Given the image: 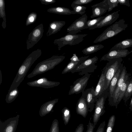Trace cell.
Masks as SVG:
<instances>
[{
  "label": "cell",
  "instance_id": "38",
  "mask_svg": "<svg viewBox=\"0 0 132 132\" xmlns=\"http://www.w3.org/2000/svg\"><path fill=\"white\" fill-rule=\"evenodd\" d=\"M93 0H76L73 2L71 6L77 5H82L87 4L92 2Z\"/></svg>",
  "mask_w": 132,
  "mask_h": 132
},
{
  "label": "cell",
  "instance_id": "10",
  "mask_svg": "<svg viewBox=\"0 0 132 132\" xmlns=\"http://www.w3.org/2000/svg\"><path fill=\"white\" fill-rule=\"evenodd\" d=\"M88 16L86 14L82 15L76 20L67 28L68 33L75 34L81 32L84 28L87 21Z\"/></svg>",
  "mask_w": 132,
  "mask_h": 132
},
{
  "label": "cell",
  "instance_id": "19",
  "mask_svg": "<svg viewBox=\"0 0 132 132\" xmlns=\"http://www.w3.org/2000/svg\"><path fill=\"white\" fill-rule=\"evenodd\" d=\"M105 68L104 67L102 70L101 74L95 89L94 99L95 102L98 98L105 91Z\"/></svg>",
  "mask_w": 132,
  "mask_h": 132
},
{
  "label": "cell",
  "instance_id": "6",
  "mask_svg": "<svg viewBox=\"0 0 132 132\" xmlns=\"http://www.w3.org/2000/svg\"><path fill=\"white\" fill-rule=\"evenodd\" d=\"M108 94L109 87L105 90L96 101L94 112L93 115V124L95 127L101 116H103L105 112L104 105L105 101L108 97Z\"/></svg>",
  "mask_w": 132,
  "mask_h": 132
},
{
  "label": "cell",
  "instance_id": "13",
  "mask_svg": "<svg viewBox=\"0 0 132 132\" xmlns=\"http://www.w3.org/2000/svg\"><path fill=\"white\" fill-rule=\"evenodd\" d=\"M60 83L59 82L48 80L46 78L43 77L28 82L27 83V84L31 87L48 88L57 86Z\"/></svg>",
  "mask_w": 132,
  "mask_h": 132
},
{
  "label": "cell",
  "instance_id": "9",
  "mask_svg": "<svg viewBox=\"0 0 132 132\" xmlns=\"http://www.w3.org/2000/svg\"><path fill=\"white\" fill-rule=\"evenodd\" d=\"M44 32L42 23L38 25L29 34L26 41L27 48L28 50L32 47L42 38Z\"/></svg>",
  "mask_w": 132,
  "mask_h": 132
},
{
  "label": "cell",
  "instance_id": "33",
  "mask_svg": "<svg viewBox=\"0 0 132 132\" xmlns=\"http://www.w3.org/2000/svg\"><path fill=\"white\" fill-rule=\"evenodd\" d=\"M115 120L116 117L114 115H113L110 117L108 121L106 132H112Z\"/></svg>",
  "mask_w": 132,
  "mask_h": 132
},
{
  "label": "cell",
  "instance_id": "42",
  "mask_svg": "<svg viewBox=\"0 0 132 132\" xmlns=\"http://www.w3.org/2000/svg\"><path fill=\"white\" fill-rule=\"evenodd\" d=\"M41 3L45 5H48L55 2L56 1L55 0H40Z\"/></svg>",
  "mask_w": 132,
  "mask_h": 132
},
{
  "label": "cell",
  "instance_id": "34",
  "mask_svg": "<svg viewBox=\"0 0 132 132\" xmlns=\"http://www.w3.org/2000/svg\"><path fill=\"white\" fill-rule=\"evenodd\" d=\"M76 14L83 15L86 12V7L82 5H77L72 7Z\"/></svg>",
  "mask_w": 132,
  "mask_h": 132
},
{
  "label": "cell",
  "instance_id": "17",
  "mask_svg": "<svg viewBox=\"0 0 132 132\" xmlns=\"http://www.w3.org/2000/svg\"><path fill=\"white\" fill-rule=\"evenodd\" d=\"M91 7L92 14L90 18H92L100 17L106 12L109 8L107 0H104L99 3L94 4Z\"/></svg>",
  "mask_w": 132,
  "mask_h": 132
},
{
  "label": "cell",
  "instance_id": "14",
  "mask_svg": "<svg viewBox=\"0 0 132 132\" xmlns=\"http://www.w3.org/2000/svg\"><path fill=\"white\" fill-rule=\"evenodd\" d=\"M123 66L122 63L120 68L111 80L109 87V104L111 106L113 104L114 93L117 88L118 82L122 70Z\"/></svg>",
  "mask_w": 132,
  "mask_h": 132
},
{
  "label": "cell",
  "instance_id": "26",
  "mask_svg": "<svg viewBox=\"0 0 132 132\" xmlns=\"http://www.w3.org/2000/svg\"><path fill=\"white\" fill-rule=\"evenodd\" d=\"M132 47V39H128L121 41L115 45L112 49H124Z\"/></svg>",
  "mask_w": 132,
  "mask_h": 132
},
{
  "label": "cell",
  "instance_id": "2",
  "mask_svg": "<svg viewBox=\"0 0 132 132\" xmlns=\"http://www.w3.org/2000/svg\"><path fill=\"white\" fill-rule=\"evenodd\" d=\"M64 56H53L38 63L27 77L30 78L53 69L65 59Z\"/></svg>",
  "mask_w": 132,
  "mask_h": 132
},
{
  "label": "cell",
  "instance_id": "8",
  "mask_svg": "<svg viewBox=\"0 0 132 132\" xmlns=\"http://www.w3.org/2000/svg\"><path fill=\"white\" fill-rule=\"evenodd\" d=\"M90 75L91 74L86 73L75 81L70 86L69 95L78 94L85 90Z\"/></svg>",
  "mask_w": 132,
  "mask_h": 132
},
{
  "label": "cell",
  "instance_id": "11",
  "mask_svg": "<svg viewBox=\"0 0 132 132\" xmlns=\"http://www.w3.org/2000/svg\"><path fill=\"white\" fill-rule=\"evenodd\" d=\"M20 116L10 118L4 122L0 120V132H15Z\"/></svg>",
  "mask_w": 132,
  "mask_h": 132
},
{
  "label": "cell",
  "instance_id": "27",
  "mask_svg": "<svg viewBox=\"0 0 132 132\" xmlns=\"http://www.w3.org/2000/svg\"><path fill=\"white\" fill-rule=\"evenodd\" d=\"M19 93L18 87L9 89L6 97V102L10 103L13 102L18 96Z\"/></svg>",
  "mask_w": 132,
  "mask_h": 132
},
{
  "label": "cell",
  "instance_id": "16",
  "mask_svg": "<svg viewBox=\"0 0 132 132\" xmlns=\"http://www.w3.org/2000/svg\"><path fill=\"white\" fill-rule=\"evenodd\" d=\"M95 88L92 87L87 88L82 92V95L86 100L88 111L91 112L95 108V101L94 100Z\"/></svg>",
  "mask_w": 132,
  "mask_h": 132
},
{
  "label": "cell",
  "instance_id": "12",
  "mask_svg": "<svg viewBox=\"0 0 132 132\" xmlns=\"http://www.w3.org/2000/svg\"><path fill=\"white\" fill-rule=\"evenodd\" d=\"M132 52L127 49H111L101 59L100 61H106L109 62L113 60L119 58L125 57Z\"/></svg>",
  "mask_w": 132,
  "mask_h": 132
},
{
  "label": "cell",
  "instance_id": "18",
  "mask_svg": "<svg viewBox=\"0 0 132 132\" xmlns=\"http://www.w3.org/2000/svg\"><path fill=\"white\" fill-rule=\"evenodd\" d=\"M129 74L127 73L126 68L125 66L123 67V69L118 80L117 88L115 90L113 97V102L112 106H115L117 101L120 88L124 83Z\"/></svg>",
  "mask_w": 132,
  "mask_h": 132
},
{
  "label": "cell",
  "instance_id": "31",
  "mask_svg": "<svg viewBox=\"0 0 132 132\" xmlns=\"http://www.w3.org/2000/svg\"><path fill=\"white\" fill-rule=\"evenodd\" d=\"M104 17V16L98 17V18L92 20L87 21L84 29H88L95 26L100 21L102 20Z\"/></svg>",
  "mask_w": 132,
  "mask_h": 132
},
{
  "label": "cell",
  "instance_id": "23",
  "mask_svg": "<svg viewBox=\"0 0 132 132\" xmlns=\"http://www.w3.org/2000/svg\"><path fill=\"white\" fill-rule=\"evenodd\" d=\"M47 11L60 15H69L76 14L73 10H71L68 8L60 6L50 8L47 10Z\"/></svg>",
  "mask_w": 132,
  "mask_h": 132
},
{
  "label": "cell",
  "instance_id": "5",
  "mask_svg": "<svg viewBox=\"0 0 132 132\" xmlns=\"http://www.w3.org/2000/svg\"><path fill=\"white\" fill-rule=\"evenodd\" d=\"M87 35V34H72L68 33L63 37L55 39L53 43L57 45L58 50H60L62 47L67 45L71 46L79 44Z\"/></svg>",
  "mask_w": 132,
  "mask_h": 132
},
{
  "label": "cell",
  "instance_id": "35",
  "mask_svg": "<svg viewBox=\"0 0 132 132\" xmlns=\"http://www.w3.org/2000/svg\"><path fill=\"white\" fill-rule=\"evenodd\" d=\"M49 132H59V122L57 119H55L53 121Z\"/></svg>",
  "mask_w": 132,
  "mask_h": 132
},
{
  "label": "cell",
  "instance_id": "43",
  "mask_svg": "<svg viewBox=\"0 0 132 132\" xmlns=\"http://www.w3.org/2000/svg\"><path fill=\"white\" fill-rule=\"evenodd\" d=\"M84 129V125L80 123L77 127L75 132H83Z\"/></svg>",
  "mask_w": 132,
  "mask_h": 132
},
{
  "label": "cell",
  "instance_id": "24",
  "mask_svg": "<svg viewBox=\"0 0 132 132\" xmlns=\"http://www.w3.org/2000/svg\"><path fill=\"white\" fill-rule=\"evenodd\" d=\"M130 80L129 74L120 88L117 101L115 106L116 109L117 108L118 105L123 99L125 94Z\"/></svg>",
  "mask_w": 132,
  "mask_h": 132
},
{
  "label": "cell",
  "instance_id": "7",
  "mask_svg": "<svg viewBox=\"0 0 132 132\" xmlns=\"http://www.w3.org/2000/svg\"><path fill=\"white\" fill-rule=\"evenodd\" d=\"M98 60V57L96 56L88 58L76 67L71 72L72 73L79 72L80 75L93 72L97 67L95 64L97 62Z\"/></svg>",
  "mask_w": 132,
  "mask_h": 132
},
{
  "label": "cell",
  "instance_id": "3",
  "mask_svg": "<svg viewBox=\"0 0 132 132\" xmlns=\"http://www.w3.org/2000/svg\"><path fill=\"white\" fill-rule=\"evenodd\" d=\"M123 19H120L106 28L94 41L96 43L101 42L108 38L116 36L119 33L125 30L128 27V24L125 23Z\"/></svg>",
  "mask_w": 132,
  "mask_h": 132
},
{
  "label": "cell",
  "instance_id": "29",
  "mask_svg": "<svg viewBox=\"0 0 132 132\" xmlns=\"http://www.w3.org/2000/svg\"><path fill=\"white\" fill-rule=\"evenodd\" d=\"M0 17L3 19V21L2 26L3 28L5 29L6 26V20L5 11V3L4 0H0Z\"/></svg>",
  "mask_w": 132,
  "mask_h": 132
},
{
  "label": "cell",
  "instance_id": "46",
  "mask_svg": "<svg viewBox=\"0 0 132 132\" xmlns=\"http://www.w3.org/2000/svg\"><path fill=\"white\" fill-rule=\"evenodd\" d=\"M0 85H1L2 81V75L1 70H0Z\"/></svg>",
  "mask_w": 132,
  "mask_h": 132
},
{
  "label": "cell",
  "instance_id": "44",
  "mask_svg": "<svg viewBox=\"0 0 132 132\" xmlns=\"http://www.w3.org/2000/svg\"><path fill=\"white\" fill-rule=\"evenodd\" d=\"M80 57H78L76 54H74L72 56L70 59V61L76 62L79 61Z\"/></svg>",
  "mask_w": 132,
  "mask_h": 132
},
{
  "label": "cell",
  "instance_id": "37",
  "mask_svg": "<svg viewBox=\"0 0 132 132\" xmlns=\"http://www.w3.org/2000/svg\"><path fill=\"white\" fill-rule=\"evenodd\" d=\"M107 2L109 6L108 10V12L111 11L113 8L118 6L119 3L118 0H107Z\"/></svg>",
  "mask_w": 132,
  "mask_h": 132
},
{
  "label": "cell",
  "instance_id": "40",
  "mask_svg": "<svg viewBox=\"0 0 132 132\" xmlns=\"http://www.w3.org/2000/svg\"><path fill=\"white\" fill-rule=\"evenodd\" d=\"M105 125V122L104 121L101 123L95 132H104Z\"/></svg>",
  "mask_w": 132,
  "mask_h": 132
},
{
  "label": "cell",
  "instance_id": "15",
  "mask_svg": "<svg viewBox=\"0 0 132 132\" xmlns=\"http://www.w3.org/2000/svg\"><path fill=\"white\" fill-rule=\"evenodd\" d=\"M119 11H117L110 14H108L103 19L100 21L96 24L89 29L93 30L96 28H100L109 25H111L115 22L119 17Z\"/></svg>",
  "mask_w": 132,
  "mask_h": 132
},
{
  "label": "cell",
  "instance_id": "1",
  "mask_svg": "<svg viewBox=\"0 0 132 132\" xmlns=\"http://www.w3.org/2000/svg\"><path fill=\"white\" fill-rule=\"evenodd\" d=\"M41 50L38 49L31 53L19 68L9 89L18 87L24 80L30 68L42 54Z\"/></svg>",
  "mask_w": 132,
  "mask_h": 132
},
{
  "label": "cell",
  "instance_id": "4",
  "mask_svg": "<svg viewBox=\"0 0 132 132\" xmlns=\"http://www.w3.org/2000/svg\"><path fill=\"white\" fill-rule=\"evenodd\" d=\"M123 61L122 58L114 59L108 62L105 67V90L108 88L111 80L120 68Z\"/></svg>",
  "mask_w": 132,
  "mask_h": 132
},
{
  "label": "cell",
  "instance_id": "45",
  "mask_svg": "<svg viewBox=\"0 0 132 132\" xmlns=\"http://www.w3.org/2000/svg\"><path fill=\"white\" fill-rule=\"evenodd\" d=\"M129 108L130 110V111H132V98L130 102Z\"/></svg>",
  "mask_w": 132,
  "mask_h": 132
},
{
  "label": "cell",
  "instance_id": "32",
  "mask_svg": "<svg viewBox=\"0 0 132 132\" xmlns=\"http://www.w3.org/2000/svg\"><path fill=\"white\" fill-rule=\"evenodd\" d=\"M132 95V78L130 79L125 94L123 99L125 103L129 100Z\"/></svg>",
  "mask_w": 132,
  "mask_h": 132
},
{
  "label": "cell",
  "instance_id": "41",
  "mask_svg": "<svg viewBox=\"0 0 132 132\" xmlns=\"http://www.w3.org/2000/svg\"><path fill=\"white\" fill-rule=\"evenodd\" d=\"M118 1L120 5H126L128 7H130L129 0H118Z\"/></svg>",
  "mask_w": 132,
  "mask_h": 132
},
{
  "label": "cell",
  "instance_id": "25",
  "mask_svg": "<svg viewBox=\"0 0 132 132\" xmlns=\"http://www.w3.org/2000/svg\"><path fill=\"white\" fill-rule=\"evenodd\" d=\"M89 57V56L81 57H80L79 60L76 62L70 61L63 70L62 74L71 72L76 67L88 59Z\"/></svg>",
  "mask_w": 132,
  "mask_h": 132
},
{
  "label": "cell",
  "instance_id": "28",
  "mask_svg": "<svg viewBox=\"0 0 132 132\" xmlns=\"http://www.w3.org/2000/svg\"><path fill=\"white\" fill-rule=\"evenodd\" d=\"M104 46L102 44L92 45L84 49L82 51L86 55L93 53L104 48Z\"/></svg>",
  "mask_w": 132,
  "mask_h": 132
},
{
  "label": "cell",
  "instance_id": "39",
  "mask_svg": "<svg viewBox=\"0 0 132 132\" xmlns=\"http://www.w3.org/2000/svg\"><path fill=\"white\" fill-rule=\"evenodd\" d=\"M92 119V118H90L89 121L88 125L87 126V129L86 132H93L94 128L95 126L94 125L93 123H92L90 121Z\"/></svg>",
  "mask_w": 132,
  "mask_h": 132
},
{
  "label": "cell",
  "instance_id": "21",
  "mask_svg": "<svg viewBox=\"0 0 132 132\" xmlns=\"http://www.w3.org/2000/svg\"><path fill=\"white\" fill-rule=\"evenodd\" d=\"M58 101V98H55L44 103L41 105L39 110V116L42 117L50 113Z\"/></svg>",
  "mask_w": 132,
  "mask_h": 132
},
{
  "label": "cell",
  "instance_id": "20",
  "mask_svg": "<svg viewBox=\"0 0 132 132\" xmlns=\"http://www.w3.org/2000/svg\"><path fill=\"white\" fill-rule=\"evenodd\" d=\"M76 109L77 114L84 118L86 117L88 111L86 100L82 96L77 101Z\"/></svg>",
  "mask_w": 132,
  "mask_h": 132
},
{
  "label": "cell",
  "instance_id": "22",
  "mask_svg": "<svg viewBox=\"0 0 132 132\" xmlns=\"http://www.w3.org/2000/svg\"><path fill=\"white\" fill-rule=\"evenodd\" d=\"M65 24V22L63 21H56L51 22L49 24L47 36H50L59 31Z\"/></svg>",
  "mask_w": 132,
  "mask_h": 132
},
{
  "label": "cell",
  "instance_id": "36",
  "mask_svg": "<svg viewBox=\"0 0 132 132\" xmlns=\"http://www.w3.org/2000/svg\"><path fill=\"white\" fill-rule=\"evenodd\" d=\"M37 14L34 12L31 13L28 15L26 20V24L27 26L31 24L35 21L37 17Z\"/></svg>",
  "mask_w": 132,
  "mask_h": 132
},
{
  "label": "cell",
  "instance_id": "30",
  "mask_svg": "<svg viewBox=\"0 0 132 132\" xmlns=\"http://www.w3.org/2000/svg\"><path fill=\"white\" fill-rule=\"evenodd\" d=\"M62 117L64 124L65 125L69 123L71 117V112L70 109L65 107L62 110Z\"/></svg>",
  "mask_w": 132,
  "mask_h": 132
}]
</instances>
